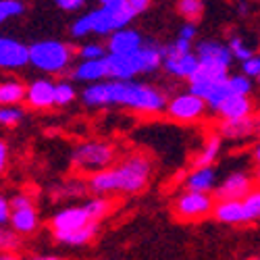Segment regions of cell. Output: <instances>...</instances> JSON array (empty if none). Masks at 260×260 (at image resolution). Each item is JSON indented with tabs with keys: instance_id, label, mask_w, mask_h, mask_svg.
I'll list each match as a JSON object with an SVG mask.
<instances>
[{
	"instance_id": "cell-1",
	"label": "cell",
	"mask_w": 260,
	"mask_h": 260,
	"mask_svg": "<svg viewBox=\"0 0 260 260\" xmlns=\"http://www.w3.org/2000/svg\"><path fill=\"white\" fill-rule=\"evenodd\" d=\"M152 162L146 154H129L117 167L94 173L88 179V189L106 196V193H138L146 187Z\"/></svg>"
},
{
	"instance_id": "cell-2",
	"label": "cell",
	"mask_w": 260,
	"mask_h": 260,
	"mask_svg": "<svg viewBox=\"0 0 260 260\" xmlns=\"http://www.w3.org/2000/svg\"><path fill=\"white\" fill-rule=\"evenodd\" d=\"M108 104H121L125 108H132L136 113L154 115L167 108V96L152 88V85L138 83V81H106Z\"/></svg>"
},
{
	"instance_id": "cell-3",
	"label": "cell",
	"mask_w": 260,
	"mask_h": 260,
	"mask_svg": "<svg viewBox=\"0 0 260 260\" xmlns=\"http://www.w3.org/2000/svg\"><path fill=\"white\" fill-rule=\"evenodd\" d=\"M71 46L58 40H44L29 46V62L46 73H62L71 64Z\"/></svg>"
},
{
	"instance_id": "cell-4",
	"label": "cell",
	"mask_w": 260,
	"mask_h": 260,
	"mask_svg": "<svg viewBox=\"0 0 260 260\" xmlns=\"http://www.w3.org/2000/svg\"><path fill=\"white\" fill-rule=\"evenodd\" d=\"M88 15L92 19V34L98 36H111L119 29H125V25L136 17L127 0H113L111 5L90 11Z\"/></svg>"
},
{
	"instance_id": "cell-5",
	"label": "cell",
	"mask_w": 260,
	"mask_h": 260,
	"mask_svg": "<svg viewBox=\"0 0 260 260\" xmlns=\"http://www.w3.org/2000/svg\"><path fill=\"white\" fill-rule=\"evenodd\" d=\"M115 160V148L108 142H85L73 152V165L81 173H100L111 169Z\"/></svg>"
},
{
	"instance_id": "cell-6",
	"label": "cell",
	"mask_w": 260,
	"mask_h": 260,
	"mask_svg": "<svg viewBox=\"0 0 260 260\" xmlns=\"http://www.w3.org/2000/svg\"><path fill=\"white\" fill-rule=\"evenodd\" d=\"M214 200L210 193H200V191H183L177 200L173 202V214L179 221H200L208 216L214 210Z\"/></svg>"
},
{
	"instance_id": "cell-7",
	"label": "cell",
	"mask_w": 260,
	"mask_h": 260,
	"mask_svg": "<svg viewBox=\"0 0 260 260\" xmlns=\"http://www.w3.org/2000/svg\"><path fill=\"white\" fill-rule=\"evenodd\" d=\"M204 111H206V102L191 92L179 94L173 100H169V104H167V115L173 121H179V123L198 121V119H202Z\"/></svg>"
},
{
	"instance_id": "cell-8",
	"label": "cell",
	"mask_w": 260,
	"mask_h": 260,
	"mask_svg": "<svg viewBox=\"0 0 260 260\" xmlns=\"http://www.w3.org/2000/svg\"><path fill=\"white\" fill-rule=\"evenodd\" d=\"M227 79H229L227 69H214V67H204V64H200L196 75L189 79V92L200 96L206 102V98Z\"/></svg>"
},
{
	"instance_id": "cell-9",
	"label": "cell",
	"mask_w": 260,
	"mask_h": 260,
	"mask_svg": "<svg viewBox=\"0 0 260 260\" xmlns=\"http://www.w3.org/2000/svg\"><path fill=\"white\" fill-rule=\"evenodd\" d=\"M196 56H198L200 64H204V67L227 69V71H229V64L233 60V54H231L229 46L221 44V42H214V40L200 42L198 48H196Z\"/></svg>"
},
{
	"instance_id": "cell-10",
	"label": "cell",
	"mask_w": 260,
	"mask_h": 260,
	"mask_svg": "<svg viewBox=\"0 0 260 260\" xmlns=\"http://www.w3.org/2000/svg\"><path fill=\"white\" fill-rule=\"evenodd\" d=\"M29 62V48L19 40L0 36V69H21Z\"/></svg>"
},
{
	"instance_id": "cell-11",
	"label": "cell",
	"mask_w": 260,
	"mask_h": 260,
	"mask_svg": "<svg viewBox=\"0 0 260 260\" xmlns=\"http://www.w3.org/2000/svg\"><path fill=\"white\" fill-rule=\"evenodd\" d=\"M252 191V177L244 171H235L214 189L216 200H242Z\"/></svg>"
},
{
	"instance_id": "cell-12",
	"label": "cell",
	"mask_w": 260,
	"mask_h": 260,
	"mask_svg": "<svg viewBox=\"0 0 260 260\" xmlns=\"http://www.w3.org/2000/svg\"><path fill=\"white\" fill-rule=\"evenodd\" d=\"M88 223H92L90 214L85 212L83 206H69V208H62L52 216V233H69L75 229H81Z\"/></svg>"
},
{
	"instance_id": "cell-13",
	"label": "cell",
	"mask_w": 260,
	"mask_h": 260,
	"mask_svg": "<svg viewBox=\"0 0 260 260\" xmlns=\"http://www.w3.org/2000/svg\"><path fill=\"white\" fill-rule=\"evenodd\" d=\"M144 46V40L140 36V31L136 29H119L115 34H111V40H108V54H117V56H132L136 54L140 48Z\"/></svg>"
},
{
	"instance_id": "cell-14",
	"label": "cell",
	"mask_w": 260,
	"mask_h": 260,
	"mask_svg": "<svg viewBox=\"0 0 260 260\" xmlns=\"http://www.w3.org/2000/svg\"><path fill=\"white\" fill-rule=\"evenodd\" d=\"M54 92H56V83L48 81V79H36L34 83L27 85V94L25 100L31 108H50L54 106Z\"/></svg>"
},
{
	"instance_id": "cell-15",
	"label": "cell",
	"mask_w": 260,
	"mask_h": 260,
	"mask_svg": "<svg viewBox=\"0 0 260 260\" xmlns=\"http://www.w3.org/2000/svg\"><path fill=\"white\" fill-rule=\"evenodd\" d=\"M106 71L108 77H113V81H129L136 73H140L138 60L136 56H117V54H108L106 58Z\"/></svg>"
},
{
	"instance_id": "cell-16",
	"label": "cell",
	"mask_w": 260,
	"mask_h": 260,
	"mask_svg": "<svg viewBox=\"0 0 260 260\" xmlns=\"http://www.w3.org/2000/svg\"><path fill=\"white\" fill-rule=\"evenodd\" d=\"M162 67L167 69L169 75L189 81L193 75H196V71L200 69V60L193 52H189V54H183V56H167Z\"/></svg>"
},
{
	"instance_id": "cell-17",
	"label": "cell",
	"mask_w": 260,
	"mask_h": 260,
	"mask_svg": "<svg viewBox=\"0 0 260 260\" xmlns=\"http://www.w3.org/2000/svg\"><path fill=\"white\" fill-rule=\"evenodd\" d=\"M216 113L223 117V121H237V119H246L252 113V102L248 96H240V94H231L227 96L221 106L216 108Z\"/></svg>"
},
{
	"instance_id": "cell-18",
	"label": "cell",
	"mask_w": 260,
	"mask_h": 260,
	"mask_svg": "<svg viewBox=\"0 0 260 260\" xmlns=\"http://www.w3.org/2000/svg\"><path fill=\"white\" fill-rule=\"evenodd\" d=\"M212 214L216 216V221L227 223V225H244V223H248L242 200H219L214 204Z\"/></svg>"
},
{
	"instance_id": "cell-19",
	"label": "cell",
	"mask_w": 260,
	"mask_h": 260,
	"mask_svg": "<svg viewBox=\"0 0 260 260\" xmlns=\"http://www.w3.org/2000/svg\"><path fill=\"white\" fill-rule=\"evenodd\" d=\"M134 56L138 60L140 73H152L165 62V48L154 46V44H144Z\"/></svg>"
},
{
	"instance_id": "cell-20",
	"label": "cell",
	"mask_w": 260,
	"mask_h": 260,
	"mask_svg": "<svg viewBox=\"0 0 260 260\" xmlns=\"http://www.w3.org/2000/svg\"><path fill=\"white\" fill-rule=\"evenodd\" d=\"M256 134V117H246L237 121H223L219 127V136L227 140H244L248 136Z\"/></svg>"
},
{
	"instance_id": "cell-21",
	"label": "cell",
	"mask_w": 260,
	"mask_h": 260,
	"mask_svg": "<svg viewBox=\"0 0 260 260\" xmlns=\"http://www.w3.org/2000/svg\"><path fill=\"white\" fill-rule=\"evenodd\" d=\"M11 227L15 233L21 235H29L38 229V212L36 206H27V208H17L11 212Z\"/></svg>"
},
{
	"instance_id": "cell-22",
	"label": "cell",
	"mask_w": 260,
	"mask_h": 260,
	"mask_svg": "<svg viewBox=\"0 0 260 260\" xmlns=\"http://www.w3.org/2000/svg\"><path fill=\"white\" fill-rule=\"evenodd\" d=\"M216 175L212 167H202V169H193L189 175L185 177V189L187 191H200V193H208L214 187Z\"/></svg>"
},
{
	"instance_id": "cell-23",
	"label": "cell",
	"mask_w": 260,
	"mask_h": 260,
	"mask_svg": "<svg viewBox=\"0 0 260 260\" xmlns=\"http://www.w3.org/2000/svg\"><path fill=\"white\" fill-rule=\"evenodd\" d=\"M98 229H100V223L98 221H92L81 229H75V231H69V233H54V240L60 242V244H67V246H83L92 242L94 237L98 235Z\"/></svg>"
},
{
	"instance_id": "cell-24",
	"label": "cell",
	"mask_w": 260,
	"mask_h": 260,
	"mask_svg": "<svg viewBox=\"0 0 260 260\" xmlns=\"http://www.w3.org/2000/svg\"><path fill=\"white\" fill-rule=\"evenodd\" d=\"M106 58V56H104ZM104 58H96V60H81L75 67V79L79 81H90V83H98L100 79L108 77L106 71V60Z\"/></svg>"
},
{
	"instance_id": "cell-25",
	"label": "cell",
	"mask_w": 260,
	"mask_h": 260,
	"mask_svg": "<svg viewBox=\"0 0 260 260\" xmlns=\"http://www.w3.org/2000/svg\"><path fill=\"white\" fill-rule=\"evenodd\" d=\"M27 88L21 81L9 79V81H0V106H13L25 100Z\"/></svg>"
},
{
	"instance_id": "cell-26",
	"label": "cell",
	"mask_w": 260,
	"mask_h": 260,
	"mask_svg": "<svg viewBox=\"0 0 260 260\" xmlns=\"http://www.w3.org/2000/svg\"><path fill=\"white\" fill-rule=\"evenodd\" d=\"M219 152H221V136H210V138L204 142L202 150H200V152L196 154V158L191 160L193 169L212 167V162L216 160V156H219Z\"/></svg>"
},
{
	"instance_id": "cell-27",
	"label": "cell",
	"mask_w": 260,
	"mask_h": 260,
	"mask_svg": "<svg viewBox=\"0 0 260 260\" xmlns=\"http://www.w3.org/2000/svg\"><path fill=\"white\" fill-rule=\"evenodd\" d=\"M81 100L85 106H108V92H106V81L90 83L83 90Z\"/></svg>"
},
{
	"instance_id": "cell-28",
	"label": "cell",
	"mask_w": 260,
	"mask_h": 260,
	"mask_svg": "<svg viewBox=\"0 0 260 260\" xmlns=\"http://www.w3.org/2000/svg\"><path fill=\"white\" fill-rule=\"evenodd\" d=\"M177 11L183 15V19L187 21V23H196V21L202 19L204 3H202V0H179Z\"/></svg>"
},
{
	"instance_id": "cell-29",
	"label": "cell",
	"mask_w": 260,
	"mask_h": 260,
	"mask_svg": "<svg viewBox=\"0 0 260 260\" xmlns=\"http://www.w3.org/2000/svg\"><path fill=\"white\" fill-rule=\"evenodd\" d=\"M242 206L246 212V221H256L260 219V187L252 189L246 198H242Z\"/></svg>"
},
{
	"instance_id": "cell-30",
	"label": "cell",
	"mask_w": 260,
	"mask_h": 260,
	"mask_svg": "<svg viewBox=\"0 0 260 260\" xmlns=\"http://www.w3.org/2000/svg\"><path fill=\"white\" fill-rule=\"evenodd\" d=\"M111 206H113V202L108 200V198H94V200H90V202L83 204L85 212L90 214L92 221H100L102 216H106L108 210H111Z\"/></svg>"
},
{
	"instance_id": "cell-31",
	"label": "cell",
	"mask_w": 260,
	"mask_h": 260,
	"mask_svg": "<svg viewBox=\"0 0 260 260\" xmlns=\"http://www.w3.org/2000/svg\"><path fill=\"white\" fill-rule=\"evenodd\" d=\"M23 13H25V5L21 0H0V25Z\"/></svg>"
},
{
	"instance_id": "cell-32",
	"label": "cell",
	"mask_w": 260,
	"mask_h": 260,
	"mask_svg": "<svg viewBox=\"0 0 260 260\" xmlns=\"http://www.w3.org/2000/svg\"><path fill=\"white\" fill-rule=\"evenodd\" d=\"M75 100V90L69 81H58L56 83V92H54V102L56 106H67Z\"/></svg>"
},
{
	"instance_id": "cell-33",
	"label": "cell",
	"mask_w": 260,
	"mask_h": 260,
	"mask_svg": "<svg viewBox=\"0 0 260 260\" xmlns=\"http://www.w3.org/2000/svg\"><path fill=\"white\" fill-rule=\"evenodd\" d=\"M23 119V111L17 106H0V125L5 127H15Z\"/></svg>"
},
{
	"instance_id": "cell-34",
	"label": "cell",
	"mask_w": 260,
	"mask_h": 260,
	"mask_svg": "<svg viewBox=\"0 0 260 260\" xmlns=\"http://www.w3.org/2000/svg\"><path fill=\"white\" fill-rule=\"evenodd\" d=\"M229 50H231L233 58H240L242 62L254 56L252 48H250V46H246V42H244L242 38H237V36H233V38H231V42H229Z\"/></svg>"
},
{
	"instance_id": "cell-35",
	"label": "cell",
	"mask_w": 260,
	"mask_h": 260,
	"mask_svg": "<svg viewBox=\"0 0 260 260\" xmlns=\"http://www.w3.org/2000/svg\"><path fill=\"white\" fill-rule=\"evenodd\" d=\"M229 88L233 94H240V96H248L252 90V81L246 75H229Z\"/></svg>"
},
{
	"instance_id": "cell-36",
	"label": "cell",
	"mask_w": 260,
	"mask_h": 260,
	"mask_svg": "<svg viewBox=\"0 0 260 260\" xmlns=\"http://www.w3.org/2000/svg\"><path fill=\"white\" fill-rule=\"evenodd\" d=\"M79 56L83 60H96V58H104L106 56V48L102 44H94V42H90V44H83L79 48Z\"/></svg>"
},
{
	"instance_id": "cell-37",
	"label": "cell",
	"mask_w": 260,
	"mask_h": 260,
	"mask_svg": "<svg viewBox=\"0 0 260 260\" xmlns=\"http://www.w3.org/2000/svg\"><path fill=\"white\" fill-rule=\"evenodd\" d=\"M88 34H92V19H90V15H83L71 25V36L73 38H85Z\"/></svg>"
},
{
	"instance_id": "cell-38",
	"label": "cell",
	"mask_w": 260,
	"mask_h": 260,
	"mask_svg": "<svg viewBox=\"0 0 260 260\" xmlns=\"http://www.w3.org/2000/svg\"><path fill=\"white\" fill-rule=\"evenodd\" d=\"M19 248V237L13 231L0 229V252H13Z\"/></svg>"
},
{
	"instance_id": "cell-39",
	"label": "cell",
	"mask_w": 260,
	"mask_h": 260,
	"mask_svg": "<svg viewBox=\"0 0 260 260\" xmlns=\"http://www.w3.org/2000/svg\"><path fill=\"white\" fill-rule=\"evenodd\" d=\"M242 71H244L246 77H258L260 79V56L254 54L252 58L244 60L242 62Z\"/></svg>"
},
{
	"instance_id": "cell-40",
	"label": "cell",
	"mask_w": 260,
	"mask_h": 260,
	"mask_svg": "<svg viewBox=\"0 0 260 260\" xmlns=\"http://www.w3.org/2000/svg\"><path fill=\"white\" fill-rule=\"evenodd\" d=\"M11 210H17V208H27V206H34L31 198L27 196V193H17V196H13L11 200Z\"/></svg>"
},
{
	"instance_id": "cell-41",
	"label": "cell",
	"mask_w": 260,
	"mask_h": 260,
	"mask_svg": "<svg viewBox=\"0 0 260 260\" xmlns=\"http://www.w3.org/2000/svg\"><path fill=\"white\" fill-rule=\"evenodd\" d=\"M54 3L62 11H79L85 5V0H54Z\"/></svg>"
},
{
	"instance_id": "cell-42",
	"label": "cell",
	"mask_w": 260,
	"mask_h": 260,
	"mask_svg": "<svg viewBox=\"0 0 260 260\" xmlns=\"http://www.w3.org/2000/svg\"><path fill=\"white\" fill-rule=\"evenodd\" d=\"M11 212H13L11 210V202L0 196V225H5V223L11 221Z\"/></svg>"
},
{
	"instance_id": "cell-43",
	"label": "cell",
	"mask_w": 260,
	"mask_h": 260,
	"mask_svg": "<svg viewBox=\"0 0 260 260\" xmlns=\"http://www.w3.org/2000/svg\"><path fill=\"white\" fill-rule=\"evenodd\" d=\"M7 165H9V146L7 142L0 140V173H5Z\"/></svg>"
},
{
	"instance_id": "cell-44",
	"label": "cell",
	"mask_w": 260,
	"mask_h": 260,
	"mask_svg": "<svg viewBox=\"0 0 260 260\" xmlns=\"http://www.w3.org/2000/svg\"><path fill=\"white\" fill-rule=\"evenodd\" d=\"M127 3H129V7L134 9L136 15H140V13H144V11L150 7V3H152V0H127Z\"/></svg>"
},
{
	"instance_id": "cell-45",
	"label": "cell",
	"mask_w": 260,
	"mask_h": 260,
	"mask_svg": "<svg viewBox=\"0 0 260 260\" xmlns=\"http://www.w3.org/2000/svg\"><path fill=\"white\" fill-rule=\"evenodd\" d=\"M179 38H183V40H193L196 38V27H193V23H187V25H183L181 27V31H179Z\"/></svg>"
},
{
	"instance_id": "cell-46",
	"label": "cell",
	"mask_w": 260,
	"mask_h": 260,
	"mask_svg": "<svg viewBox=\"0 0 260 260\" xmlns=\"http://www.w3.org/2000/svg\"><path fill=\"white\" fill-rule=\"evenodd\" d=\"M252 158H254V165L260 169V142L254 146V152H252Z\"/></svg>"
},
{
	"instance_id": "cell-47",
	"label": "cell",
	"mask_w": 260,
	"mask_h": 260,
	"mask_svg": "<svg viewBox=\"0 0 260 260\" xmlns=\"http://www.w3.org/2000/svg\"><path fill=\"white\" fill-rule=\"evenodd\" d=\"M0 260H19L13 252H0Z\"/></svg>"
},
{
	"instance_id": "cell-48",
	"label": "cell",
	"mask_w": 260,
	"mask_h": 260,
	"mask_svg": "<svg viewBox=\"0 0 260 260\" xmlns=\"http://www.w3.org/2000/svg\"><path fill=\"white\" fill-rule=\"evenodd\" d=\"M29 260H60V258H56V256H34Z\"/></svg>"
},
{
	"instance_id": "cell-49",
	"label": "cell",
	"mask_w": 260,
	"mask_h": 260,
	"mask_svg": "<svg viewBox=\"0 0 260 260\" xmlns=\"http://www.w3.org/2000/svg\"><path fill=\"white\" fill-rule=\"evenodd\" d=\"M98 3H100V7H106V5H111L113 0H98Z\"/></svg>"
},
{
	"instance_id": "cell-50",
	"label": "cell",
	"mask_w": 260,
	"mask_h": 260,
	"mask_svg": "<svg viewBox=\"0 0 260 260\" xmlns=\"http://www.w3.org/2000/svg\"><path fill=\"white\" fill-rule=\"evenodd\" d=\"M252 260H260V258H252Z\"/></svg>"
}]
</instances>
